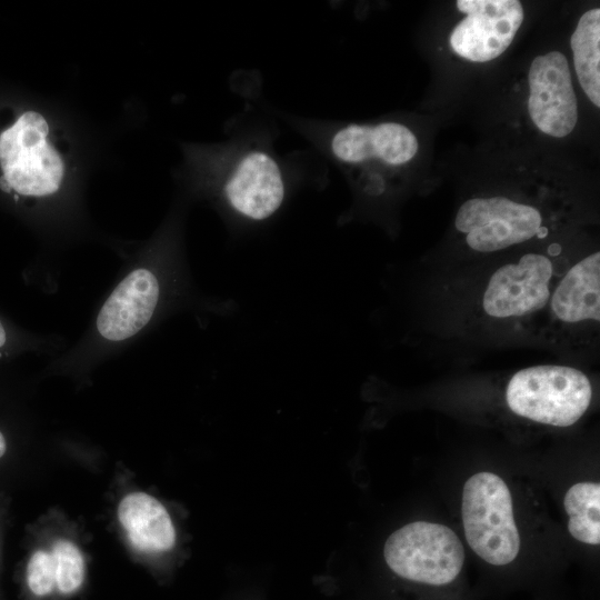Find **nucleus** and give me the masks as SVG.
I'll return each mask as SVG.
<instances>
[{
  "label": "nucleus",
  "mask_w": 600,
  "mask_h": 600,
  "mask_svg": "<svg viewBox=\"0 0 600 600\" xmlns=\"http://www.w3.org/2000/svg\"><path fill=\"white\" fill-rule=\"evenodd\" d=\"M56 568V588L62 593L77 591L84 580V561L78 547L69 540L60 539L50 551Z\"/></svg>",
  "instance_id": "nucleus-16"
},
{
  "label": "nucleus",
  "mask_w": 600,
  "mask_h": 600,
  "mask_svg": "<svg viewBox=\"0 0 600 600\" xmlns=\"http://www.w3.org/2000/svg\"><path fill=\"white\" fill-rule=\"evenodd\" d=\"M42 114L27 111L0 134L1 180L8 190L27 197H46L61 186L64 164L48 141Z\"/></svg>",
  "instance_id": "nucleus-6"
},
{
  "label": "nucleus",
  "mask_w": 600,
  "mask_h": 600,
  "mask_svg": "<svg viewBox=\"0 0 600 600\" xmlns=\"http://www.w3.org/2000/svg\"><path fill=\"white\" fill-rule=\"evenodd\" d=\"M6 450H7L6 439L0 431V458L4 454Z\"/></svg>",
  "instance_id": "nucleus-18"
},
{
  "label": "nucleus",
  "mask_w": 600,
  "mask_h": 600,
  "mask_svg": "<svg viewBox=\"0 0 600 600\" xmlns=\"http://www.w3.org/2000/svg\"><path fill=\"white\" fill-rule=\"evenodd\" d=\"M383 557L391 571L403 579L443 586L460 573L464 551L460 539L450 528L416 521L389 536Z\"/></svg>",
  "instance_id": "nucleus-7"
},
{
  "label": "nucleus",
  "mask_w": 600,
  "mask_h": 600,
  "mask_svg": "<svg viewBox=\"0 0 600 600\" xmlns=\"http://www.w3.org/2000/svg\"><path fill=\"white\" fill-rule=\"evenodd\" d=\"M589 377L566 364H536L513 372L504 388L507 408L534 423L566 428L587 412L592 400Z\"/></svg>",
  "instance_id": "nucleus-3"
},
{
  "label": "nucleus",
  "mask_w": 600,
  "mask_h": 600,
  "mask_svg": "<svg viewBox=\"0 0 600 600\" xmlns=\"http://www.w3.org/2000/svg\"><path fill=\"white\" fill-rule=\"evenodd\" d=\"M6 340H7L6 330L0 320V347L4 346Z\"/></svg>",
  "instance_id": "nucleus-19"
},
{
  "label": "nucleus",
  "mask_w": 600,
  "mask_h": 600,
  "mask_svg": "<svg viewBox=\"0 0 600 600\" xmlns=\"http://www.w3.org/2000/svg\"><path fill=\"white\" fill-rule=\"evenodd\" d=\"M579 83L589 100L600 107V9L586 11L570 38Z\"/></svg>",
  "instance_id": "nucleus-14"
},
{
  "label": "nucleus",
  "mask_w": 600,
  "mask_h": 600,
  "mask_svg": "<svg viewBox=\"0 0 600 600\" xmlns=\"http://www.w3.org/2000/svg\"><path fill=\"white\" fill-rule=\"evenodd\" d=\"M600 331V252L574 257L554 284L534 342L562 352L594 349Z\"/></svg>",
  "instance_id": "nucleus-2"
},
{
  "label": "nucleus",
  "mask_w": 600,
  "mask_h": 600,
  "mask_svg": "<svg viewBox=\"0 0 600 600\" xmlns=\"http://www.w3.org/2000/svg\"><path fill=\"white\" fill-rule=\"evenodd\" d=\"M27 583L31 592L43 597L56 588V568L51 552L37 550L27 567Z\"/></svg>",
  "instance_id": "nucleus-17"
},
{
  "label": "nucleus",
  "mask_w": 600,
  "mask_h": 600,
  "mask_svg": "<svg viewBox=\"0 0 600 600\" xmlns=\"http://www.w3.org/2000/svg\"><path fill=\"white\" fill-rule=\"evenodd\" d=\"M284 193V180L277 161L259 150L244 153L223 186L230 208L252 221H262L276 213Z\"/></svg>",
  "instance_id": "nucleus-10"
},
{
  "label": "nucleus",
  "mask_w": 600,
  "mask_h": 600,
  "mask_svg": "<svg viewBox=\"0 0 600 600\" xmlns=\"http://www.w3.org/2000/svg\"><path fill=\"white\" fill-rule=\"evenodd\" d=\"M160 297L158 278L148 269L129 273L111 292L97 317L99 334L120 342L137 334L152 318Z\"/></svg>",
  "instance_id": "nucleus-11"
},
{
  "label": "nucleus",
  "mask_w": 600,
  "mask_h": 600,
  "mask_svg": "<svg viewBox=\"0 0 600 600\" xmlns=\"http://www.w3.org/2000/svg\"><path fill=\"white\" fill-rule=\"evenodd\" d=\"M528 82V112L532 122L548 136H568L578 121V102L566 56L550 51L536 57Z\"/></svg>",
  "instance_id": "nucleus-9"
},
{
  "label": "nucleus",
  "mask_w": 600,
  "mask_h": 600,
  "mask_svg": "<svg viewBox=\"0 0 600 600\" xmlns=\"http://www.w3.org/2000/svg\"><path fill=\"white\" fill-rule=\"evenodd\" d=\"M546 218L542 208L532 203L504 196L478 197L459 207L454 229L470 251L491 254L548 239L551 228Z\"/></svg>",
  "instance_id": "nucleus-4"
},
{
  "label": "nucleus",
  "mask_w": 600,
  "mask_h": 600,
  "mask_svg": "<svg viewBox=\"0 0 600 600\" xmlns=\"http://www.w3.org/2000/svg\"><path fill=\"white\" fill-rule=\"evenodd\" d=\"M118 518L140 551L162 552L174 546L176 530L167 509L148 493L126 496L118 507Z\"/></svg>",
  "instance_id": "nucleus-13"
},
{
  "label": "nucleus",
  "mask_w": 600,
  "mask_h": 600,
  "mask_svg": "<svg viewBox=\"0 0 600 600\" xmlns=\"http://www.w3.org/2000/svg\"><path fill=\"white\" fill-rule=\"evenodd\" d=\"M456 6L466 17L453 28L450 46L458 56L473 62L501 56L524 19L518 0H458Z\"/></svg>",
  "instance_id": "nucleus-8"
},
{
  "label": "nucleus",
  "mask_w": 600,
  "mask_h": 600,
  "mask_svg": "<svg viewBox=\"0 0 600 600\" xmlns=\"http://www.w3.org/2000/svg\"><path fill=\"white\" fill-rule=\"evenodd\" d=\"M418 147L414 133L398 122L349 124L338 130L330 141L333 156L346 163L378 160L400 166L416 156Z\"/></svg>",
  "instance_id": "nucleus-12"
},
{
  "label": "nucleus",
  "mask_w": 600,
  "mask_h": 600,
  "mask_svg": "<svg viewBox=\"0 0 600 600\" xmlns=\"http://www.w3.org/2000/svg\"><path fill=\"white\" fill-rule=\"evenodd\" d=\"M462 521L471 549L493 566L516 559L520 536L513 518L510 491L492 472H478L467 480L462 493Z\"/></svg>",
  "instance_id": "nucleus-5"
},
{
  "label": "nucleus",
  "mask_w": 600,
  "mask_h": 600,
  "mask_svg": "<svg viewBox=\"0 0 600 600\" xmlns=\"http://www.w3.org/2000/svg\"><path fill=\"white\" fill-rule=\"evenodd\" d=\"M574 257L553 241L449 283L447 317L456 331L486 341H534L551 291Z\"/></svg>",
  "instance_id": "nucleus-1"
},
{
  "label": "nucleus",
  "mask_w": 600,
  "mask_h": 600,
  "mask_svg": "<svg viewBox=\"0 0 600 600\" xmlns=\"http://www.w3.org/2000/svg\"><path fill=\"white\" fill-rule=\"evenodd\" d=\"M569 516L568 530L578 541L600 543V486L597 482L573 484L564 496Z\"/></svg>",
  "instance_id": "nucleus-15"
}]
</instances>
